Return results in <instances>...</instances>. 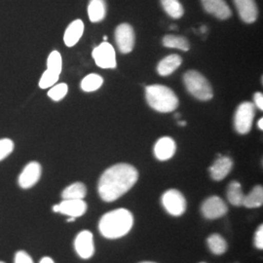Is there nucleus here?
Here are the masks:
<instances>
[{"label":"nucleus","mask_w":263,"mask_h":263,"mask_svg":"<svg viewBox=\"0 0 263 263\" xmlns=\"http://www.w3.org/2000/svg\"><path fill=\"white\" fill-rule=\"evenodd\" d=\"M139 179L137 169L130 164L120 163L104 171L98 184L100 197L104 202H113L131 189Z\"/></svg>","instance_id":"nucleus-1"},{"label":"nucleus","mask_w":263,"mask_h":263,"mask_svg":"<svg viewBox=\"0 0 263 263\" xmlns=\"http://www.w3.org/2000/svg\"><path fill=\"white\" fill-rule=\"evenodd\" d=\"M134 226V216L127 209L120 208L106 213L99 222L101 234L106 239H118L127 235Z\"/></svg>","instance_id":"nucleus-2"},{"label":"nucleus","mask_w":263,"mask_h":263,"mask_svg":"<svg viewBox=\"0 0 263 263\" xmlns=\"http://www.w3.org/2000/svg\"><path fill=\"white\" fill-rule=\"evenodd\" d=\"M145 98L151 108L158 112H172L179 106L177 95L164 85L147 86L145 88Z\"/></svg>","instance_id":"nucleus-3"},{"label":"nucleus","mask_w":263,"mask_h":263,"mask_svg":"<svg viewBox=\"0 0 263 263\" xmlns=\"http://www.w3.org/2000/svg\"><path fill=\"white\" fill-rule=\"evenodd\" d=\"M183 82L188 92L200 101H210L213 99V88L205 76L196 70H189L183 76Z\"/></svg>","instance_id":"nucleus-4"},{"label":"nucleus","mask_w":263,"mask_h":263,"mask_svg":"<svg viewBox=\"0 0 263 263\" xmlns=\"http://www.w3.org/2000/svg\"><path fill=\"white\" fill-rule=\"evenodd\" d=\"M255 105L250 102H245L240 104L237 108L234 117L235 130L241 135L250 133L253 127Z\"/></svg>","instance_id":"nucleus-5"},{"label":"nucleus","mask_w":263,"mask_h":263,"mask_svg":"<svg viewBox=\"0 0 263 263\" xmlns=\"http://www.w3.org/2000/svg\"><path fill=\"white\" fill-rule=\"evenodd\" d=\"M161 202L171 216H180L186 210V200L182 193L177 189L167 190L162 195Z\"/></svg>","instance_id":"nucleus-6"},{"label":"nucleus","mask_w":263,"mask_h":263,"mask_svg":"<svg viewBox=\"0 0 263 263\" xmlns=\"http://www.w3.org/2000/svg\"><path fill=\"white\" fill-rule=\"evenodd\" d=\"M95 63L101 68H115L116 67V54L110 43L104 41L93 50Z\"/></svg>","instance_id":"nucleus-7"},{"label":"nucleus","mask_w":263,"mask_h":263,"mask_svg":"<svg viewBox=\"0 0 263 263\" xmlns=\"http://www.w3.org/2000/svg\"><path fill=\"white\" fill-rule=\"evenodd\" d=\"M135 31L129 24H121L115 29V41L123 54L131 53L135 46Z\"/></svg>","instance_id":"nucleus-8"},{"label":"nucleus","mask_w":263,"mask_h":263,"mask_svg":"<svg viewBox=\"0 0 263 263\" xmlns=\"http://www.w3.org/2000/svg\"><path fill=\"white\" fill-rule=\"evenodd\" d=\"M202 215L207 219H217L227 214L228 208L221 198L212 196L206 199L201 206Z\"/></svg>","instance_id":"nucleus-9"},{"label":"nucleus","mask_w":263,"mask_h":263,"mask_svg":"<svg viewBox=\"0 0 263 263\" xmlns=\"http://www.w3.org/2000/svg\"><path fill=\"white\" fill-rule=\"evenodd\" d=\"M53 211L76 218L84 215L87 211V204L83 199L63 200L59 205L53 207Z\"/></svg>","instance_id":"nucleus-10"},{"label":"nucleus","mask_w":263,"mask_h":263,"mask_svg":"<svg viewBox=\"0 0 263 263\" xmlns=\"http://www.w3.org/2000/svg\"><path fill=\"white\" fill-rule=\"evenodd\" d=\"M74 249L81 258H91L95 253L94 237L92 232L89 230H83L78 233L74 240Z\"/></svg>","instance_id":"nucleus-11"},{"label":"nucleus","mask_w":263,"mask_h":263,"mask_svg":"<svg viewBox=\"0 0 263 263\" xmlns=\"http://www.w3.org/2000/svg\"><path fill=\"white\" fill-rule=\"evenodd\" d=\"M41 165L38 162H30L24 168L19 177V185L24 189L34 186L41 177Z\"/></svg>","instance_id":"nucleus-12"},{"label":"nucleus","mask_w":263,"mask_h":263,"mask_svg":"<svg viewBox=\"0 0 263 263\" xmlns=\"http://www.w3.org/2000/svg\"><path fill=\"white\" fill-rule=\"evenodd\" d=\"M204 9L209 14L219 20H227L232 16V11L229 8L226 0H201Z\"/></svg>","instance_id":"nucleus-13"},{"label":"nucleus","mask_w":263,"mask_h":263,"mask_svg":"<svg viewBox=\"0 0 263 263\" xmlns=\"http://www.w3.org/2000/svg\"><path fill=\"white\" fill-rule=\"evenodd\" d=\"M240 18L247 24H253L258 17V8L254 0H233Z\"/></svg>","instance_id":"nucleus-14"},{"label":"nucleus","mask_w":263,"mask_h":263,"mask_svg":"<svg viewBox=\"0 0 263 263\" xmlns=\"http://www.w3.org/2000/svg\"><path fill=\"white\" fill-rule=\"evenodd\" d=\"M176 149L175 141L170 137H163L155 143L154 155L160 161H167L175 155Z\"/></svg>","instance_id":"nucleus-15"},{"label":"nucleus","mask_w":263,"mask_h":263,"mask_svg":"<svg viewBox=\"0 0 263 263\" xmlns=\"http://www.w3.org/2000/svg\"><path fill=\"white\" fill-rule=\"evenodd\" d=\"M233 168V161L227 156H219L210 168L212 179L220 181L226 179Z\"/></svg>","instance_id":"nucleus-16"},{"label":"nucleus","mask_w":263,"mask_h":263,"mask_svg":"<svg viewBox=\"0 0 263 263\" xmlns=\"http://www.w3.org/2000/svg\"><path fill=\"white\" fill-rule=\"evenodd\" d=\"M84 32V24L81 20L73 21L66 28L64 41L67 47H73L82 37Z\"/></svg>","instance_id":"nucleus-17"},{"label":"nucleus","mask_w":263,"mask_h":263,"mask_svg":"<svg viewBox=\"0 0 263 263\" xmlns=\"http://www.w3.org/2000/svg\"><path fill=\"white\" fill-rule=\"evenodd\" d=\"M182 64V59L177 55L173 54L164 58L157 66V71L161 76H168L176 71Z\"/></svg>","instance_id":"nucleus-18"},{"label":"nucleus","mask_w":263,"mask_h":263,"mask_svg":"<svg viewBox=\"0 0 263 263\" xmlns=\"http://www.w3.org/2000/svg\"><path fill=\"white\" fill-rule=\"evenodd\" d=\"M106 4L104 0H91L88 6L89 19L92 23L102 22L105 18Z\"/></svg>","instance_id":"nucleus-19"},{"label":"nucleus","mask_w":263,"mask_h":263,"mask_svg":"<svg viewBox=\"0 0 263 263\" xmlns=\"http://www.w3.org/2000/svg\"><path fill=\"white\" fill-rule=\"evenodd\" d=\"M226 196L231 205L237 206V207L243 206L245 195L240 182L231 181L229 186L227 188Z\"/></svg>","instance_id":"nucleus-20"},{"label":"nucleus","mask_w":263,"mask_h":263,"mask_svg":"<svg viewBox=\"0 0 263 263\" xmlns=\"http://www.w3.org/2000/svg\"><path fill=\"white\" fill-rule=\"evenodd\" d=\"M263 204V187L261 185H256L248 194L245 195L243 206L249 209L259 208Z\"/></svg>","instance_id":"nucleus-21"},{"label":"nucleus","mask_w":263,"mask_h":263,"mask_svg":"<svg viewBox=\"0 0 263 263\" xmlns=\"http://www.w3.org/2000/svg\"><path fill=\"white\" fill-rule=\"evenodd\" d=\"M87 194V188L82 182H74L64 189L62 198L64 200L68 199H84Z\"/></svg>","instance_id":"nucleus-22"},{"label":"nucleus","mask_w":263,"mask_h":263,"mask_svg":"<svg viewBox=\"0 0 263 263\" xmlns=\"http://www.w3.org/2000/svg\"><path fill=\"white\" fill-rule=\"evenodd\" d=\"M163 45L167 48H175L186 52L190 49L187 39L183 36L168 34L163 38Z\"/></svg>","instance_id":"nucleus-23"},{"label":"nucleus","mask_w":263,"mask_h":263,"mask_svg":"<svg viewBox=\"0 0 263 263\" xmlns=\"http://www.w3.org/2000/svg\"><path fill=\"white\" fill-rule=\"evenodd\" d=\"M208 247L213 254L216 255L223 254L227 251V243L226 239L219 234H213L208 238Z\"/></svg>","instance_id":"nucleus-24"},{"label":"nucleus","mask_w":263,"mask_h":263,"mask_svg":"<svg viewBox=\"0 0 263 263\" xmlns=\"http://www.w3.org/2000/svg\"><path fill=\"white\" fill-rule=\"evenodd\" d=\"M164 11L174 19H179L183 16L184 10L179 0H161Z\"/></svg>","instance_id":"nucleus-25"},{"label":"nucleus","mask_w":263,"mask_h":263,"mask_svg":"<svg viewBox=\"0 0 263 263\" xmlns=\"http://www.w3.org/2000/svg\"><path fill=\"white\" fill-rule=\"evenodd\" d=\"M104 84V78L99 74L91 73L84 77L81 82V89L84 92H94Z\"/></svg>","instance_id":"nucleus-26"},{"label":"nucleus","mask_w":263,"mask_h":263,"mask_svg":"<svg viewBox=\"0 0 263 263\" xmlns=\"http://www.w3.org/2000/svg\"><path fill=\"white\" fill-rule=\"evenodd\" d=\"M47 69L55 72L57 74H61L63 69V59L58 51H53L49 55L47 59Z\"/></svg>","instance_id":"nucleus-27"},{"label":"nucleus","mask_w":263,"mask_h":263,"mask_svg":"<svg viewBox=\"0 0 263 263\" xmlns=\"http://www.w3.org/2000/svg\"><path fill=\"white\" fill-rule=\"evenodd\" d=\"M68 91V87L66 83H60V84H55L53 87L50 88V90L48 91V96L51 100L59 102L62 101Z\"/></svg>","instance_id":"nucleus-28"},{"label":"nucleus","mask_w":263,"mask_h":263,"mask_svg":"<svg viewBox=\"0 0 263 263\" xmlns=\"http://www.w3.org/2000/svg\"><path fill=\"white\" fill-rule=\"evenodd\" d=\"M59 77H60V74H57L55 72H52V71L46 69L41 76L38 85L41 89H49L56 84L59 80Z\"/></svg>","instance_id":"nucleus-29"},{"label":"nucleus","mask_w":263,"mask_h":263,"mask_svg":"<svg viewBox=\"0 0 263 263\" xmlns=\"http://www.w3.org/2000/svg\"><path fill=\"white\" fill-rule=\"evenodd\" d=\"M13 149H14L13 141L10 139H1L0 140V161L9 156Z\"/></svg>","instance_id":"nucleus-30"},{"label":"nucleus","mask_w":263,"mask_h":263,"mask_svg":"<svg viewBox=\"0 0 263 263\" xmlns=\"http://www.w3.org/2000/svg\"><path fill=\"white\" fill-rule=\"evenodd\" d=\"M14 263H33V260L28 253L24 251H20L15 255Z\"/></svg>","instance_id":"nucleus-31"},{"label":"nucleus","mask_w":263,"mask_h":263,"mask_svg":"<svg viewBox=\"0 0 263 263\" xmlns=\"http://www.w3.org/2000/svg\"><path fill=\"white\" fill-rule=\"evenodd\" d=\"M254 246L256 249L258 250H262L263 249V226H260L256 232H255V235H254Z\"/></svg>","instance_id":"nucleus-32"},{"label":"nucleus","mask_w":263,"mask_h":263,"mask_svg":"<svg viewBox=\"0 0 263 263\" xmlns=\"http://www.w3.org/2000/svg\"><path fill=\"white\" fill-rule=\"evenodd\" d=\"M254 105L259 108L260 110L263 109V95L262 93H255L254 96Z\"/></svg>","instance_id":"nucleus-33"},{"label":"nucleus","mask_w":263,"mask_h":263,"mask_svg":"<svg viewBox=\"0 0 263 263\" xmlns=\"http://www.w3.org/2000/svg\"><path fill=\"white\" fill-rule=\"evenodd\" d=\"M39 263H55L54 262V260L51 258V257H49V256H45V257H43L41 260H40V262Z\"/></svg>","instance_id":"nucleus-34"},{"label":"nucleus","mask_w":263,"mask_h":263,"mask_svg":"<svg viewBox=\"0 0 263 263\" xmlns=\"http://www.w3.org/2000/svg\"><path fill=\"white\" fill-rule=\"evenodd\" d=\"M257 127L260 129V130H263V119L262 118H260L259 120H258V122H257Z\"/></svg>","instance_id":"nucleus-35"},{"label":"nucleus","mask_w":263,"mask_h":263,"mask_svg":"<svg viewBox=\"0 0 263 263\" xmlns=\"http://www.w3.org/2000/svg\"><path fill=\"white\" fill-rule=\"evenodd\" d=\"M179 126H186V122L185 121H179Z\"/></svg>","instance_id":"nucleus-36"},{"label":"nucleus","mask_w":263,"mask_h":263,"mask_svg":"<svg viewBox=\"0 0 263 263\" xmlns=\"http://www.w3.org/2000/svg\"><path fill=\"white\" fill-rule=\"evenodd\" d=\"M74 220H76V217H69L67 219V222H71V221H74Z\"/></svg>","instance_id":"nucleus-37"},{"label":"nucleus","mask_w":263,"mask_h":263,"mask_svg":"<svg viewBox=\"0 0 263 263\" xmlns=\"http://www.w3.org/2000/svg\"><path fill=\"white\" fill-rule=\"evenodd\" d=\"M141 263H155V262H151V261H144V262H141Z\"/></svg>","instance_id":"nucleus-38"},{"label":"nucleus","mask_w":263,"mask_h":263,"mask_svg":"<svg viewBox=\"0 0 263 263\" xmlns=\"http://www.w3.org/2000/svg\"><path fill=\"white\" fill-rule=\"evenodd\" d=\"M0 263H5V262H2V261H0Z\"/></svg>","instance_id":"nucleus-39"},{"label":"nucleus","mask_w":263,"mask_h":263,"mask_svg":"<svg viewBox=\"0 0 263 263\" xmlns=\"http://www.w3.org/2000/svg\"><path fill=\"white\" fill-rule=\"evenodd\" d=\"M201 263H206V262H201Z\"/></svg>","instance_id":"nucleus-40"}]
</instances>
